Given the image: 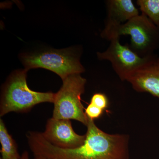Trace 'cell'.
I'll return each instance as SVG.
<instances>
[{
    "label": "cell",
    "instance_id": "cell-1",
    "mask_svg": "<svg viewBox=\"0 0 159 159\" xmlns=\"http://www.w3.org/2000/svg\"><path fill=\"white\" fill-rule=\"evenodd\" d=\"M86 127L85 142L78 148H59L39 135L33 144L32 152L36 156L50 159H129L128 135L107 133L89 119Z\"/></svg>",
    "mask_w": 159,
    "mask_h": 159
},
{
    "label": "cell",
    "instance_id": "cell-2",
    "mask_svg": "<svg viewBox=\"0 0 159 159\" xmlns=\"http://www.w3.org/2000/svg\"><path fill=\"white\" fill-rule=\"evenodd\" d=\"M123 35L131 37V49L142 57L159 49V29L145 15L139 14L122 25L105 27L102 38L110 41Z\"/></svg>",
    "mask_w": 159,
    "mask_h": 159
},
{
    "label": "cell",
    "instance_id": "cell-3",
    "mask_svg": "<svg viewBox=\"0 0 159 159\" xmlns=\"http://www.w3.org/2000/svg\"><path fill=\"white\" fill-rule=\"evenodd\" d=\"M27 70L14 73L3 89L0 104V116L11 112H27L43 102L54 103L55 94L31 90L27 84Z\"/></svg>",
    "mask_w": 159,
    "mask_h": 159
},
{
    "label": "cell",
    "instance_id": "cell-4",
    "mask_svg": "<svg viewBox=\"0 0 159 159\" xmlns=\"http://www.w3.org/2000/svg\"><path fill=\"white\" fill-rule=\"evenodd\" d=\"M62 81V86L55 93L52 118L73 119L87 126L89 118L81 100V95L85 91L86 80L80 74H74Z\"/></svg>",
    "mask_w": 159,
    "mask_h": 159
},
{
    "label": "cell",
    "instance_id": "cell-5",
    "mask_svg": "<svg viewBox=\"0 0 159 159\" xmlns=\"http://www.w3.org/2000/svg\"><path fill=\"white\" fill-rule=\"evenodd\" d=\"M25 70L37 68L47 69L57 74L62 80L84 71L79 58L66 50H54L25 55L22 57Z\"/></svg>",
    "mask_w": 159,
    "mask_h": 159
},
{
    "label": "cell",
    "instance_id": "cell-6",
    "mask_svg": "<svg viewBox=\"0 0 159 159\" xmlns=\"http://www.w3.org/2000/svg\"><path fill=\"white\" fill-rule=\"evenodd\" d=\"M108 48L102 52H97L98 59L110 61L116 74L122 81L145 63L149 57H142L127 45H122L119 38L110 41ZM152 56V55H151Z\"/></svg>",
    "mask_w": 159,
    "mask_h": 159
},
{
    "label": "cell",
    "instance_id": "cell-7",
    "mask_svg": "<svg viewBox=\"0 0 159 159\" xmlns=\"http://www.w3.org/2000/svg\"><path fill=\"white\" fill-rule=\"evenodd\" d=\"M43 138L52 145L63 149L78 148L85 142L86 135H80L74 131L71 122L67 119L51 118L48 120Z\"/></svg>",
    "mask_w": 159,
    "mask_h": 159
},
{
    "label": "cell",
    "instance_id": "cell-8",
    "mask_svg": "<svg viewBox=\"0 0 159 159\" xmlns=\"http://www.w3.org/2000/svg\"><path fill=\"white\" fill-rule=\"evenodd\" d=\"M125 81L139 93H147L159 99V56H149L145 63L131 73Z\"/></svg>",
    "mask_w": 159,
    "mask_h": 159
},
{
    "label": "cell",
    "instance_id": "cell-9",
    "mask_svg": "<svg viewBox=\"0 0 159 159\" xmlns=\"http://www.w3.org/2000/svg\"><path fill=\"white\" fill-rule=\"evenodd\" d=\"M106 6L105 27L122 25L139 15L131 0H108Z\"/></svg>",
    "mask_w": 159,
    "mask_h": 159
},
{
    "label": "cell",
    "instance_id": "cell-10",
    "mask_svg": "<svg viewBox=\"0 0 159 159\" xmlns=\"http://www.w3.org/2000/svg\"><path fill=\"white\" fill-rule=\"evenodd\" d=\"M0 142L2 145L0 159H20L21 156L14 139L8 133L5 123L0 119Z\"/></svg>",
    "mask_w": 159,
    "mask_h": 159
},
{
    "label": "cell",
    "instance_id": "cell-11",
    "mask_svg": "<svg viewBox=\"0 0 159 159\" xmlns=\"http://www.w3.org/2000/svg\"><path fill=\"white\" fill-rule=\"evenodd\" d=\"M137 4L142 14L159 29V0H138Z\"/></svg>",
    "mask_w": 159,
    "mask_h": 159
},
{
    "label": "cell",
    "instance_id": "cell-12",
    "mask_svg": "<svg viewBox=\"0 0 159 159\" xmlns=\"http://www.w3.org/2000/svg\"><path fill=\"white\" fill-rule=\"evenodd\" d=\"M90 103L104 111L108 108L109 100L105 94L102 93H97L93 95Z\"/></svg>",
    "mask_w": 159,
    "mask_h": 159
},
{
    "label": "cell",
    "instance_id": "cell-13",
    "mask_svg": "<svg viewBox=\"0 0 159 159\" xmlns=\"http://www.w3.org/2000/svg\"><path fill=\"white\" fill-rule=\"evenodd\" d=\"M103 111L91 103L85 109V113L87 116L88 117L89 119L94 121L95 119H99L102 116Z\"/></svg>",
    "mask_w": 159,
    "mask_h": 159
},
{
    "label": "cell",
    "instance_id": "cell-14",
    "mask_svg": "<svg viewBox=\"0 0 159 159\" xmlns=\"http://www.w3.org/2000/svg\"><path fill=\"white\" fill-rule=\"evenodd\" d=\"M20 159H29V154L28 151H25L21 155Z\"/></svg>",
    "mask_w": 159,
    "mask_h": 159
},
{
    "label": "cell",
    "instance_id": "cell-15",
    "mask_svg": "<svg viewBox=\"0 0 159 159\" xmlns=\"http://www.w3.org/2000/svg\"><path fill=\"white\" fill-rule=\"evenodd\" d=\"M34 159H50L44 157L40 156H34Z\"/></svg>",
    "mask_w": 159,
    "mask_h": 159
}]
</instances>
